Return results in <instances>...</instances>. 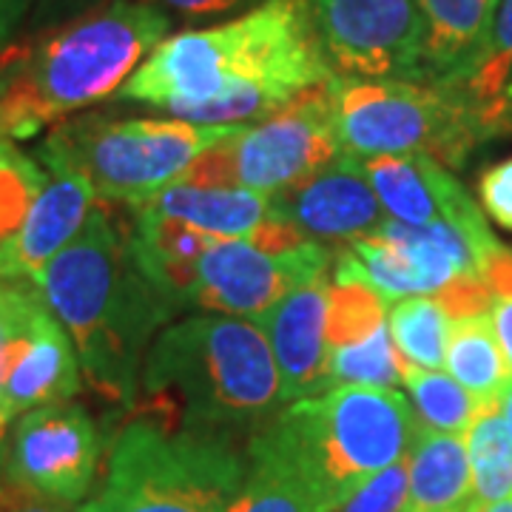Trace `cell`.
I'll list each match as a JSON object with an SVG mask.
<instances>
[{"mask_svg": "<svg viewBox=\"0 0 512 512\" xmlns=\"http://www.w3.org/2000/svg\"><path fill=\"white\" fill-rule=\"evenodd\" d=\"M330 77L311 3L259 0L234 20L165 37L117 97L197 126H248Z\"/></svg>", "mask_w": 512, "mask_h": 512, "instance_id": "1", "label": "cell"}, {"mask_svg": "<svg viewBox=\"0 0 512 512\" xmlns=\"http://www.w3.org/2000/svg\"><path fill=\"white\" fill-rule=\"evenodd\" d=\"M32 285L69 333L86 382L131 410L148 350L180 311L140 271L126 225L106 202L97 200L80 234Z\"/></svg>", "mask_w": 512, "mask_h": 512, "instance_id": "2", "label": "cell"}, {"mask_svg": "<svg viewBox=\"0 0 512 512\" xmlns=\"http://www.w3.org/2000/svg\"><path fill=\"white\" fill-rule=\"evenodd\" d=\"M168 29L171 18L151 0H109L52 26L29 46L12 43L0 80L6 137H35L114 97L168 37Z\"/></svg>", "mask_w": 512, "mask_h": 512, "instance_id": "3", "label": "cell"}, {"mask_svg": "<svg viewBox=\"0 0 512 512\" xmlns=\"http://www.w3.org/2000/svg\"><path fill=\"white\" fill-rule=\"evenodd\" d=\"M419 421L399 390L333 387L282 407L248 441V461L296 478L333 512L367 478L410 456Z\"/></svg>", "mask_w": 512, "mask_h": 512, "instance_id": "4", "label": "cell"}, {"mask_svg": "<svg viewBox=\"0 0 512 512\" xmlns=\"http://www.w3.org/2000/svg\"><path fill=\"white\" fill-rule=\"evenodd\" d=\"M143 399L208 433L265 427L282 410V382L265 330L242 316H185L154 339L140 373Z\"/></svg>", "mask_w": 512, "mask_h": 512, "instance_id": "5", "label": "cell"}, {"mask_svg": "<svg viewBox=\"0 0 512 512\" xmlns=\"http://www.w3.org/2000/svg\"><path fill=\"white\" fill-rule=\"evenodd\" d=\"M109 447L100 490L74 512H225L248 478L234 436L137 402Z\"/></svg>", "mask_w": 512, "mask_h": 512, "instance_id": "6", "label": "cell"}, {"mask_svg": "<svg viewBox=\"0 0 512 512\" xmlns=\"http://www.w3.org/2000/svg\"><path fill=\"white\" fill-rule=\"evenodd\" d=\"M231 128L92 111L57 123L37 157L46 171L63 168L89 180L100 202L134 208L180 183L191 163L225 140Z\"/></svg>", "mask_w": 512, "mask_h": 512, "instance_id": "7", "label": "cell"}, {"mask_svg": "<svg viewBox=\"0 0 512 512\" xmlns=\"http://www.w3.org/2000/svg\"><path fill=\"white\" fill-rule=\"evenodd\" d=\"M336 131L348 157L424 154L447 168L461 165L490 134L478 114L444 80H333Z\"/></svg>", "mask_w": 512, "mask_h": 512, "instance_id": "8", "label": "cell"}, {"mask_svg": "<svg viewBox=\"0 0 512 512\" xmlns=\"http://www.w3.org/2000/svg\"><path fill=\"white\" fill-rule=\"evenodd\" d=\"M333 80L336 74L265 120L231 128L225 140L191 163L180 183L276 194L339 160L345 151L336 131Z\"/></svg>", "mask_w": 512, "mask_h": 512, "instance_id": "9", "label": "cell"}, {"mask_svg": "<svg viewBox=\"0 0 512 512\" xmlns=\"http://www.w3.org/2000/svg\"><path fill=\"white\" fill-rule=\"evenodd\" d=\"M330 72L348 80H427L416 0H308Z\"/></svg>", "mask_w": 512, "mask_h": 512, "instance_id": "10", "label": "cell"}, {"mask_svg": "<svg viewBox=\"0 0 512 512\" xmlns=\"http://www.w3.org/2000/svg\"><path fill=\"white\" fill-rule=\"evenodd\" d=\"M330 268V248L313 239L282 251L262 248L251 239H211L197 259L188 308L256 319L293 288L328 276Z\"/></svg>", "mask_w": 512, "mask_h": 512, "instance_id": "11", "label": "cell"}, {"mask_svg": "<svg viewBox=\"0 0 512 512\" xmlns=\"http://www.w3.org/2000/svg\"><path fill=\"white\" fill-rule=\"evenodd\" d=\"M100 456L103 439L89 410L60 402L15 421L3 473L20 490L74 507L92 493Z\"/></svg>", "mask_w": 512, "mask_h": 512, "instance_id": "12", "label": "cell"}, {"mask_svg": "<svg viewBox=\"0 0 512 512\" xmlns=\"http://www.w3.org/2000/svg\"><path fill=\"white\" fill-rule=\"evenodd\" d=\"M362 168L390 220L404 225L447 222L473 242L481 265L501 245L487 228L484 214L478 211L467 188L439 160L424 154L373 157L362 160Z\"/></svg>", "mask_w": 512, "mask_h": 512, "instance_id": "13", "label": "cell"}, {"mask_svg": "<svg viewBox=\"0 0 512 512\" xmlns=\"http://www.w3.org/2000/svg\"><path fill=\"white\" fill-rule=\"evenodd\" d=\"M271 220L322 245H348L379 231L390 217L367 183L362 160L342 154L305 180L271 194Z\"/></svg>", "mask_w": 512, "mask_h": 512, "instance_id": "14", "label": "cell"}, {"mask_svg": "<svg viewBox=\"0 0 512 512\" xmlns=\"http://www.w3.org/2000/svg\"><path fill=\"white\" fill-rule=\"evenodd\" d=\"M328 373L333 387L402 384V362L390 336V311L362 282H333L328 302Z\"/></svg>", "mask_w": 512, "mask_h": 512, "instance_id": "15", "label": "cell"}, {"mask_svg": "<svg viewBox=\"0 0 512 512\" xmlns=\"http://www.w3.org/2000/svg\"><path fill=\"white\" fill-rule=\"evenodd\" d=\"M328 302L330 274L293 288L271 311L256 316L279 370L282 407L330 390Z\"/></svg>", "mask_w": 512, "mask_h": 512, "instance_id": "16", "label": "cell"}, {"mask_svg": "<svg viewBox=\"0 0 512 512\" xmlns=\"http://www.w3.org/2000/svg\"><path fill=\"white\" fill-rule=\"evenodd\" d=\"M97 205L92 185L74 171H46V183L20 225L0 239V279L32 282L55 259Z\"/></svg>", "mask_w": 512, "mask_h": 512, "instance_id": "17", "label": "cell"}, {"mask_svg": "<svg viewBox=\"0 0 512 512\" xmlns=\"http://www.w3.org/2000/svg\"><path fill=\"white\" fill-rule=\"evenodd\" d=\"M80 384L83 370L72 339L46 302H40L3 384L0 419L9 427L37 407L69 402L80 393Z\"/></svg>", "mask_w": 512, "mask_h": 512, "instance_id": "18", "label": "cell"}, {"mask_svg": "<svg viewBox=\"0 0 512 512\" xmlns=\"http://www.w3.org/2000/svg\"><path fill=\"white\" fill-rule=\"evenodd\" d=\"M140 205L211 239H256L268 222H274L271 194L248 188L174 183Z\"/></svg>", "mask_w": 512, "mask_h": 512, "instance_id": "19", "label": "cell"}, {"mask_svg": "<svg viewBox=\"0 0 512 512\" xmlns=\"http://www.w3.org/2000/svg\"><path fill=\"white\" fill-rule=\"evenodd\" d=\"M126 234L140 271L177 311H185L197 279V259L208 248L211 237L143 205L131 208Z\"/></svg>", "mask_w": 512, "mask_h": 512, "instance_id": "20", "label": "cell"}, {"mask_svg": "<svg viewBox=\"0 0 512 512\" xmlns=\"http://www.w3.org/2000/svg\"><path fill=\"white\" fill-rule=\"evenodd\" d=\"M424 20V72L427 80H458L481 55L493 0H416Z\"/></svg>", "mask_w": 512, "mask_h": 512, "instance_id": "21", "label": "cell"}, {"mask_svg": "<svg viewBox=\"0 0 512 512\" xmlns=\"http://www.w3.org/2000/svg\"><path fill=\"white\" fill-rule=\"evenodd\" d=\"M407 512H467L473 473L464 436L419 430L407 456Z\"/></svg>", "mask_w": 512, "mask_h": 512, "instance_id": "22", "label": "cell"}, {"mask_svg": "<svg viewBox=\"0 0 512 512\" xmlns=\"http://www.w3.org/2000/svg\"><path fill=\"white\" fill-rule=\"evenodd\" d=\"M453 83L478 114L484 131L495 137L512 128V0H498L490 37L476 63Z\"/></svg>", "mask_w": 512, "mask_h": 512, "instance_id": "23", "label": "cell"}, {"mask_svg": "<svg viewBox=\"0 0 512 512\" xmlns=\"http://www.w3.org/2000/svg\"><path fill=\"white\" fill-rule=\"evenodd\" d=\"M444 370L456 379L478 404L501 399L512 382V367L498 342L490 311L456 316L447 336Z\"/></svg>", "mask_w": 512, "mask_h": 512, "instance_id": "24", "label": "cell"}, {"mask_svg": "<svg viewBox=\"0 0 512 512\" xmlns=\"http://www.w3.org/2000/svg\"><path fill=\"white\" fill-rule=\"evenodd\" d=\"M464 441L473 473V501L493 504L507 498L512 493V430L498 402L478 407Z\"/></svg>", "mask_w": 512, "mask_h": 512, "instance_id": "25", "label": "cell"}, {"mask_svg": "<svg viewBox=\"0 0 512 512\" xmlns=\"http://www.w3.org/2000/svg\"><path fill=\"white\" fill-rule=\"evenodd\" d=\"M453 316L436 296H410L390 308V336L399 362L421 370H444Z\"/></svg>", "mask_w": 512, "mask_h": 512, "instance_id": "26", "label": "cell"}, {"mask_svg": "<svg viewBox=\"0 0 512 512\" xmlns=\"http://www.w3.org/2000/svg\"><path fill=\"white\" fill-rule=\"evenodd\" d=\"M402 384L410 393V407L416 413L419 430L464 436L481 407L447 370L402 365Z\"/></svg>", "mask_w": 512, "mask_h": 512, "instance_id": "27", "label": "cell"}, {"mask_svg": "<svg viewBox=\"0 0 512 512\" xmlns=\"http://www.w3.org/2000/svg\"><path fill=\"white\" fill-rule=\"evenodd\" d=\"M225 512H322L296 478L248 461V478Z\"/></svg>", "mask_w": 512, "mask_h": 512, "instance_id": "28", "label": "cell"}, {"mask_svg": "<svg viewBox=\"0 0 512 512\" xmlns=\"http://www.w3.org/2000/svg\"><path fill=\"white\" fill-rule=\"evenodd\" d=\"M43 183L46 174L37 163L15 151L9 140H0V239L18 228Z\"/></svg>", "mask_w": 512, "mask_h": 512, "instance_id": "29", "label": "cell"}, {"mask_svg": "<svg viewBox=\"0 0 512 512\" xmlns=\"http://www.w3.org/2000/svg\"><path fill=\"white\" fill-rule=\"evenodd\" d=\"M40 302L43 299H40V293L32 282H3L0 279V396H3L6 376L12 370L20 342H23L26 328L40 308ZM6 430L9 427L0 419V447H3Z\"/></svg>", "mask_w": 512, "mask_h": 512, "instance_id": "30", "label": "cell"}, {"mask_svg": "<svg viewBox=\"0 0 512 512\" xmlns=\"http://www.w3.org/2000/svg\"><path fill=\"white\" fill-rule=\"evenodd\" d=\"M407 458L387 467L336 507L333 512H407Z\"/></svg>", "mask_w": 512, "mask_h": 512, "instance_id": "31", "label": "cell"}, {"mask_svg": "<svg viewBox=\"0 0 512 512\" xmlns=\"http://www.w3.org/2000/svg\"><path fill=\"white\" fill-rule=\"evenodd\" d=\"M481 276L493 293L490 316H493L495 333H498V342L504 348V356L512 367V251L507 245H498L493 254L484 259Z\"/></svg>", "mask_w": 512, "mask_h": 512, "instance_id": "32", "label": "cell"}, {"mask_svg": "<svg viewBox=\"0 0 512 512\" xmlns=\"http://www.w3.org/2000/svg\"><path fill=\"white\" fill-rule=\"evenodd\" d=\"M478 197L487 217L504 231H512V157H507L504 163H495L481 174Z\"/></svg>", "mask_w": 512, "mask_h": 512, "instance_id": "33", "label": "cell"}, {"mask_svg": "<svg viewBox=\"0 0 512 512\" xmlns=\"http://www.w3.org/2000/svg\"><path fill=\"white\" fill-rule=\"evenodd\" d=\"M151 3L160 6L165 15H177V18L188 20V23L217 20L256 6V0H151Z\"/></svg>", "mask_w": 512, "mask_h": 512, "instance_id": "34", "label": "cell"}, {"mask_svg": "<svg viewBox=\"0 0 512 512\" xmlns=\"http://www.w3.org/2000/svg\"><path fill=\"white\" fill-rule=\"evenodd\" d=\"M0 512H74L69 510V504H60L52 498L20 490L12 481H6V493H3V510Z\"/></svg>", "mask_w": 512, "mask_h": 512, "instance_id": "35", "label": "cell"}, {"mask_svg": "<svg viewBox=\"0 0 512 512\" xmlns=\"http://www.w3.org/2000/svg\"><path fill=\"white\" fill-rule=\"evenodd\" d=\"M103 3H109V0H37V18H40V23L60 26L66 20L92 12V9L103 6Z\"/></svg>", "mask_w": 512, "mask_h": 512, "instance_id": "36", "label": "cell"}, {"mask_svg": "<svg viewBox=\"0 0 512 512\" xmlns=\"http://www.w3.org/2000/svg\"><path fill=\"white\" fill-rule=\"evenodd\" d=\"M35 0H0V52H6Z\"/></svg>", "mask_w": 512, "mask_h": 512, "instance_id": "37", "label": "cell"}, {"mask_svg": "<svg viewBox=\"0 0 512 512\" xmlns=\"http://www.w3.org/2000/svg\"><path fill=\"white\" fill-rule=\"evenodd\" d=\"M467 512H512V493L507 498H501V501H493V504H470V510Z\"/></svg>", "mask_w": 512, "mask_h": 512, "instance_id": "38", "label": "cell"}, {"mask_svg": "<svg viewBox=\"0 0 512 512\" xmlns=\"http://www.w3.org/2000/svg\"><path fill=\"white\" fill-rule=\"evenodd\" d=\"M498 407H501V416L507 419V424H510V430H512V382L507 384V390L501 393V399H498Z\"/></svg>", "mask_w": 512, "mask_h": 512, "instance_id": "39", "label": "cell"}, {"mask_svg": "<svg viewBox=\"0 0 512 512\" xmlns=\"http://www.w3.org/2000/svg\"><path fill=\"white\" fill-rule=\"evenodd\" d=\"M3 493H6V473H3V447H0V510H3Z\"/></svg>", "mask_w": 512, "mask_h": 512, "instance_id": "40", "label": "cell"}, {"mask_svg": "<svg viewBox=\"0 0 512 512\" xmlns=\"http://www.w3.org/2000/svg\"><path fill=\"white\" fill-rule=\"evenodd\" d=\"M9 52V49H6ZM6 52H0V80H3V72H6Z\"/></svg>", "mask_w": 512, "mask_h": 512, "instance_id": "41", "label": "cell"}, {"mask_svg": "<svg viewBox=\"0 0 512 512\" xmlns=\"http://www.w3.org/2000/svg\"><path fill=\"white\" fill-rule=\"evenodd\" d=\"M0 140H9V137H6V128H3V120H0Z\"/></svg>", "mask_w": 512, "mask_h": 512, "instance_id": "42", "label": "cell"}, {"mask_svg": "<svg viewBox=\"0 0 512 512\" xmlns=\"http://www.w3.org/2000/svg\"><path fill=\"white\" fill-rule=\"evenodd\" d=\"M493 6H498V0H493Z\"/></svg>", "mask_w": 512, "mask_h": 512, "instance_id": "43", "label": "cell"}, {"mask_svg": "<svg viewBox=\"0 0 512 512\" xmlns=\"http://www.w3.org/2000/svg\"><path fill=\"white\" fill-rule=\"evenodd\" d=\"M467 510H470V507H467Z\"/></svg>", "mask_w": 512, "mask_h": 512, "instance_id": "44", "label": "cell"}]
</instances>
